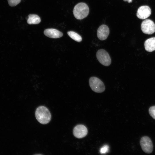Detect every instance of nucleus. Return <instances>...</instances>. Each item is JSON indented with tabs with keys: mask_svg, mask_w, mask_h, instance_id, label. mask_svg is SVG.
Returning <instances> with one entry per match:
<instances>
[{
	"mask_svg": "<svg viewBox=\"0 0 155 155\" xmlns=\"http://www.w3.org/2000/svg\"><path fill=\"white\" fill-rule=\"evenodd\" d=\"M37 120L40 123L44 124L49 123L51 120V115L49 109L44 106L37 108L35 113Z\"/></svg>",
	"mask_w": 155,
	"mask_h": 155,
	"instance_id": "nucleus-1",
	"label": "nucleus"
},
{
	"mask_svg": "<svg viewBox=\"0 0 155 155\" xmlns=\"http://www.w3.org/2000/svg\"><path fill=\"white\" fill-rule=\"evenodd\" d=\"M89 13L88 5L84 3H80L76 5L73 9L75 17L78 20H82L86 17Z\"/></svg>",
	"mask_w": 155,
	"mask_h": 155,
	"instance_id": "nucleus-2",
	"label": "nucleus"
},
{
	"mask_svg": "<svg viewBox=\"0 0 155 155\" xmlns=\"http://www.w3.org/2000/svg\"><path fill=\"white\" fill-rule=\"evenodd\" d=\"M89 83L91 88L96 92L101 93L105 90V86L103 82L96 77H91L89 80Z\"/></svg>",
	"mask_w": 155,
	"mask_h": 155,
	"instance_id": "nucleus-3",
	"label": "nucleus"
},
{
	"mask_svg": "<svg viewBox=\"0 0 155 155\" xmlns=\"http://www.w3.org/2000/svg\"><path fill=\"white\" fill-rule=\"evenodd\" d=\"M96 56L99 62L105 66H108L111 63V58L108 53L105 50L100 49L96 53Z\"/></svg>",
	"mask_w": 155,
	"mask_h": 155,
	"instance_id": "nucleus-4",
	"label": "nucleus"
},
{
	"mask_svg": "<svg viewBox=\"0 0 155 155\" xmlns=\"http://www.w3.org/2000/svg\"><path fill=\"white\" fill-rule=\"evenodd\" d=\"M141 29L144 33L151 34L155 32V24L152 20L146 19L141 24Z\"/></svg>",
	"mask_w": 155,
	"mask_h": 155,
	"instance_id": "nucleus-5",
	"label": "nucleus"
},
{
	"mask_svg": "<svg viewBox=\"0 0 155 155\" xmlns=\"http://www.w3.org/2000/svg\"><path fill=\"white\" fill-rule=\"evenodd\" d=\"M140 144L143 150L148 154L151 153L153 150V145L152 142L148 137H142L140 141Z\"/></svg>",
	"mask_w": 155,
	"mask_h": 155,
	"instance_id": "nucleus-6",
	"label": "nucleus"
},
{
	"mask_svg": "<svg viewBox=\"0 0 155 155\" xmlns=\"http://www.w3.org/2000/svg\"><path fill=\"white\" fill-rule=\"evenodd\" d=\"M151 13L150 8L147 5L140 7L138 9L136 16L141 19H145L150 15Z\"/></svg>",
	"mask_w": 155,
	"mask_h": 155,
	"instance_id": "nucleus-7",
	"label": "nucleus"
},
{
	"mask_svg": "<svg viewBox=\"0 0 155 155\" xmlns=\"http://www.w3.org/2000/svg\"><path fill=\"white\" fill-rule=\"evenodd\" d=\"M73 133L74 135L78 138H81L85 137L88 133V130L84 125H78L73 129Z\"/></svg>",
	"mask_w": 155,
	"mask_h": 155,
	"instance_id": "nucleus-8",
	"label": "nucleus"
},
{
	"mask_svg": "<svg viewBox=\"0 0 155 155\" xmlns=\"http://www.w3.org/2000/svg\"><path fill=\"white\" fill-rule=\"evenodd\" d=\"M109 34V30L106 25L103 24L98 28L97 31V36L98 38L101 40L106 39Z\"/></svg>",
	"mask_w": 155,
	"mask_h": 155,
	"instance_id": "nucleus-9",
	"label": "nucleus"
},
{
	"mask_svg": "<svg viewBox=\"0 0 155 155\" xmlns=\"http://www.w3.org/2000/svg\"><path fill=\"white\" fill-rule=\"evenodd\" d=\"M46 36L52 38H58L62 37L63 35L62 32L54 28H48L45 29L44 32Z\"/></svg>",
	"mask_w": 155,
	"mask_h": 155,
	"instance_id": "nucleus-10",
	"label": "nucleus"
},
{
	"mask_svg": "<svg viewBox=\"0 0 155 155\" xmlns=\"http://www.w3.org/2000/svg\"><path fill=\"white\" fill-rule=\"evenodd\" d=\"M145 50L149 52L155 50V37H152L146 40L144 42Z\"/></svg>",
	"mask_w": 155,
	"mask_h": 155,
	"instance_id": "nucleus-11",
	"label": "nucleus"
},
{
	"mask_svg": "<svg viewBox=\"0 0 155 155\" xmlns=\"http://www.w3.org/2000/svg\"><path fill=\"white\" fill-rule=\"evenodd\" d=\"M41 20L40 17L37 15L30 14L28 16L27 22L29 24H36L40 22Z\"/></svg>",
	"mask_w": 155,
	"mask_h": 155,
	"instance_id": "nucleus-12",
	"label": "nucleus"
},
{
	"mask_svg": "<svg viewBox=\"0 0 155 155\" xmlns=\"http://www.w3.org/2000/svg\"><path fill=\"white\" fill-rule=\"evenodd\" d=\"M67 34L73 39L78 42H80L82 40V37L77 33L72 31H69Z\"/></svg>",
	"mask_w": 155,
	"mask_h": 155,
	"instance_id": "nucleus-13",
	"label": "nucleus"
},
{
	"mask_svg": "<svg viewBox=\"0 0 155 155\" xmlns=\"http://www.w3.org/2000/svg\"><path fill=\"white\" fill-rule=\"evenodd\" d=\"M21 0H8L9 5L11 7L16 6L21 2Z\"/></svg>",
	"mask_w": 155,
	"mask_h": 155,
	"instance_id": "nucleus-14",
	"label": "nucleus"
},
{
	"mask_svg": "<svg viewBox=\"0 0 155 155\" xmlns=\"http://www.w3.org/2000/svg\"><path fill=\"white\" fill-rule=\"evenodd\" d=\"M149 112L150 115L155 119V106L150 107Z\"/></svg>",
	"mask_w": 155,
	"mask_h": 155,
	"instance_id": "nucleus-15",
	"label": "nucleus"
},
{
	"mask_svg": "<svg viewBox=\"0 0 155 155\" xmlns=\"http://www.w3.org/2000/svg\"><path fill=\"white\" fill-rule=\"evenodd\" d=\"M109 146L107 145H105L102 147L100 150V152L101 154L107 153L109 150Z\"/></svg>",
	"mask_w": 155,
	"mask_h": 155,
	"instance_id": "nucleus-16",
	"label": "nucleus"
},
{
	"mask_svg": "<svg viewBox=\"0 0 155 155\" xmlns=\"http://www.w3.org/2000/svg\"><path fill=\"white\" fill-rule=\"evenodd\" d=\"M124 1H127L129 3H131L132 0H123Z\"/></svg>",
	"mask_w": 155,
	"mask_h": 155,
	"instance_id": "nucleus-17",
	"label": "nucleus"
}]
</instances>
